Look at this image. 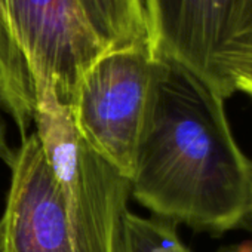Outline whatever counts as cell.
Wrapping results in <instances>:
<instances>
[{
    "instance_id": "30bf717a",
    "label": "cell",
    "mask_w": 252,
    "mask_h": 252,
    "mask_svg": "<svg viewBox=\"0 0 252 252\" xmlns=\"http://www.w3.org/2000/svg\"><path fill=\"white\" fill-rule=\"evenodd\" d=\"M217 252H252V243H240V245H234V246L221 248Z\"/></svg>"
},
{
    "instance_id": "8fae6325",
    "label": "cell",
    "mask_w": 252,
    "mask_h": 252,
    "mask_svg": "<svg viewBox=\"0 0 252 252\" xmlns=\"http://www.w3.org/2000/svg\"><path fill=\"white\" fill-rule=\"evenodd\" d=\"M246 218L251 221L252 224V186H251V194H249V203H248V214H246Z\"/></svg>"
},
{
    "instance_id": "277c9868",
    "label": "cell",
    "mask_w": 252,
    "mask_h": 252,
    "mask_svg": "<svg viewBox=\"0 0 252 252\" xmlns=\"http://www.w3.org/2000/svg\"><path fill=\"white\" fill-rule=\"evenodd\" d=\"M155 68L150 49L108 51L83 74L71 104L82 140L128 180L150 105Z\"/></svg>"
},
{
    "instance_id": "5b68a950",
    "label": "cell",
    "mask_w": 252,
    "mask_h": 252,
    "mask_svg": "<svg viewBox=\"0 0 252 252\" xmlns=\"http://www.w3.org/2000/svg\"><path fill=\"white\" fill-rule=\"evenodd\" d=\"M152 54L171 60L227 99L225 58L252 29V0H144Z\"/></svg>"
},
{
    "instance_id": "7a4b0ae2",
    "label": "cell",
    "mask_w": 252,
    "mask_h": 252,
    "mask_svg": "<svg viewBox=\"0 0 252 252\" xmlns=\"http://www.w3.org/2000/svg\"><path fill=\"white\" fill-rule=\"evenodd\" d=\"M0 215V252H128L129 180L79 143L46 160L21 140Z\"/></svg>"
},
{
    "instance_id": "6da1fadb",
    "label": "cell",
    "mask_w": 252,
    "mask_h": 252,
    "mask_svg": "<svg viewBox=\"0 0 252 252\" xmlns=\"http://www.w3.org/2000/svg\"><path fill=\"white\" fill-rule=\"evenodd\" d=\"M131 197L153 217L222 234L248 214L252 162L239 147L225 99L183 65L156 58Z\"/></svg>"
},
{
    "instance_id": "ba28073f",
    "label": "cell",
    "mask_w": 252,
    "mask_h": 252,
    "mask_svg": "<svg viewBox=\"0 0 252 252\" xmlns=\"http://www.w3.org/2000/svg\"><path fill=\"white\" fill-rule=\"evenodd\" d=\"M222 79L227 96L243 92L252 98V29L234 45L225 58Z\"/></svg>"
},
{
    "instance_id": "9c48e42d",
    "label": "cell",
    "mask_w": 252,
    "mask_h": 252,
    "mask_svg": "<svg viewBox=\"0 0 252 252\" xmlns=\"http://www.w3.org/2000/svg\"><path fill=\"white\" fill-rule=\"evenodd\" d=\"M6 108H5V89L3 80L0 74V162H3L8 168L12 166L17 149H12L8 140V126H6Z\"/></svg>"
},
{
    "instance_id": "52a82bcc",
    "label": "cell",
    "mask_w": 252,
    "mask_h": 252,
    "mask_svg": "<svg viewBox=\"0 0 252 252\" xmlns=\"http://www.w3.org/2000/svg\"><path fill=\"white\" fill-rule=\"evenodd\" d=\"M128 252H190L177 231V225L156 218L140 217L131 211L126 215Z\"/></svg>"
},
{
    "instance_id": "8992f818",
    "label": "cell",
    "mask_w": 252,
    "mask_h": 252,
    "mask_svg": "<svg viewBox=\"0 0 252 252\" xmlns=\"http://www.w3.org/2000/svg\"><path fill=\"white\" fill-rule=\"evenodd\" d=\"M94 30L110 51L150 49L144 0H80Z\"/></svg>"
},
{
    "instance_id": "3957f363",
    "label": "cell",
    "mask_w": 252,
    "mask_h": 252,
    "mask_svg": "<svg viewBox=\"0 0 252 252\" xmlns=\"http://www.w3.org/2000/svg\"><path fill=\"white\" fill-rule=\"evenodd\" d=\"M108 51L80 0H0V74L20 137L34 123L37 98L71 108L83 74Z\"/></svg>"
}]
</instances>
